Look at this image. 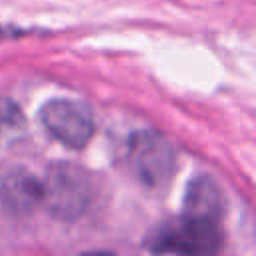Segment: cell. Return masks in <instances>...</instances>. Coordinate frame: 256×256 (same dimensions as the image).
Segmentation results:
<instances>
[{"instance_id": "cell-1", "label": "cell", "mask_w": 256, "mask_h": 256, "mask_svg": "<svg viewBox=\"0 0 256 256\" xmlns=\"http://www.w3.org/2000/svg\"><path fill=\"white\" fill-rule=\"evenodd\" d=\"M42 184V198L46 210L58 220H76L84 214L92 200L90 176L76 164L54 162L48 166Z\"/></svg>"}, {"instance_id": "cell-2", "label": "cell", "mask_w": 256, "mask_h": 256, "mask_svg": "<svg viewBox=\"0 0 256 256\" xmlns=\"http://www.w3.org/2000/svg\"><path fill=\"white\" fill-rule=\"evenodd\" d=\"M220 230L218 222L194 218L182 214L174 222L162 226L150 240L152 252H176V254H208L218 250Z\"/></svg>"}, {"instance_id": "cell-3", "label": "cell", "mask_w": 256, "mask_h": 256, "mask_svg": "<svg viewBox=\"0 0 256 256\" xmlns=\"http://www.w3.org/2000/svg\"><path fill=\"white\" fill-rule=\"evenodd\" d=\"M128 164L142 184L150 188L164 186L176 168V154L168 140L152 130L132 134L128 142Z\"/></svg>"}, {"instance_id": "cell-4", "label": "cell", "mask_w": 256, "mask_h": 256, "mask_svg": "<svg viewBox=\"0 0 256 256\" xmlns=\"http://www.w3.org/2000/svg\"><path fill=\"white\" fill-rule=\"evenodd\" d=\"M40 120L52 138L72 150L84 148L92 140L96 128L90 110L84 104L66 98H56L44 104Z\"/></svg>"}, {"instance_id": "cell-5", "label": "cell", "mask_w": 256, "mask_h": 256, "mask_svg": "<svg viewBox=\"0 0 256 256\" xmlns=\"http://www.w3.org/2000/svg\"><path fill=\"white\" fill-rule=\"evenodd\" d=\"M42 184L22 166H12L0 174V202L16 214H28L40 204Z\"/></svg>"}, {"instance_id": "cell-6", "label": "cell", "mask_w": 256, "mask_h": 256, "mask_svg": "<svg viewBox=\"0 0 256 256\" xmlns=\"http://www.w3.org/2000/svg\"><path fill=\"white\" fill-rule=\"evenodd\" d=\"M194 218L218 222L222 214V198L220 190L208 176H198L188 184L186 198H184V212Z\"/></svg>"}, {"instance_id": "cell-7", "label": "cell", "mask_w": 256, "mask_h": 256, "mask_svg": "<svg viewBox=\"0 0 256 256\" xmlns=\"http://www.w3.org/2000/svg\"><path fill=\"white\" fill-rule=\"evenodd\" d=\"M26 130V118L20 106L8 98H0V144L16 142Z\"/></svg>"}]
</instances>
